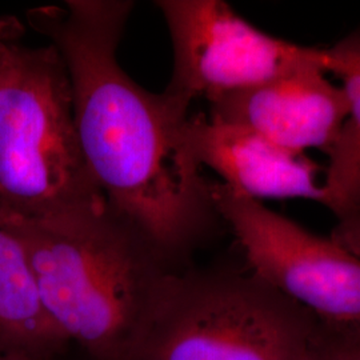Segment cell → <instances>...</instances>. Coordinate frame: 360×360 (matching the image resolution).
<instances>
[{
    "label": "cell",
    "instance_id": "6da1fadb",
    "mask_svg": "<svg viewBox=\"0 0 360 360\" xmlns=\"http://www.w3.org/2000/svg\"><path fill=\"white\" fill-rule=\"evenodd\" d=\"M134 3L71 0L30 10V26L65 60L74 119L91 175L108 205L169 259L199 245L223 221L212 181L183 141V114L122 70L116 50Z\"/></svg>",
    "mask_w": 360,
    "mask_h": 360
},
{
    "label": "cell",
    "instance_id": "7a4b0ae2",
    "mask_svg": "<svg viewBox=\"0 0 360 360\" xmlns=\"http://www.w3.org/2000/svg\"><path fill=\"white\" fill-rule=\"evenodd\" d=\"M19 238L41 302L95 360H129L168 275L167 257L111 206L65 224H1Z\"/></svg>",
    "mask_w": 360,
    "mask_h": 360
},
{
    "label": "cell",
    "instance_id": "3957f363",
    "mask_svg": "<svg viewBox=\"0 0 360 360\" xmlns=\"http://www.w3.org/2000/svg\"><path fill=\"white\" fill-rule=\"evenodd\" d=\"M0 18V224H65L110 206L77 138L72 89L55 46Z\"/></svg>",
    "mask_w": 360,
    "mask_h": 360
},
{
    "label": "cell",
    "instance_id": "277c9868",
    "mask_svg": "<svg viewBox=\"0 0 360 360\" xmlns=\"http://www.w3.org/2000/svg\"><path fill=\"white\" fill-rule=\"evenodd\" d=\"M319 324L251 270L174 271L129 360H304Z\"/></svg>",
    "mask_w": 360,
    "mask_h": 360
},
{
    "label": "cell",
    "instance_id": "5b68a950",
    "mask_svg": "<svg viewBox=\"0 0 360 360\" xmlns=\"http://www.w3.org/2000/svg\"><path fill=\"white\" fill-rule=\"evenodd\" d=\"M174 50L172 77L163 94L188 115L195 99L212 102L299 67L330 72V49L300 46L252 26L221 0L156 1Z\"/></svg>",
    "mask_w": 360,
    "mask_h": 360
},
{
    "label": "cell",
    "instance_id": "8992f818",
    "mask_svg": "<svg viewBox=\"0 0 360 360\" xmlns=\"http://www.w3.org/2000/svg\"><path fill=\"white\" fill-rule=\"evenodd\" d=\"M212 198L255 275L322 322L360 324L359 257L224 183Z\"/></svg>",
    "mask_w": 360,
    "mask_h": 360
},
{
    "label": "cell",
    "instance_id": "52a82bcc",
    "mask_svg": "<svg viewBox=\"0 0 360 360\" xmlns=\"http://www.w3.org/2000/svg\"><path fill=\"white\" fill-rule=\"evenodd\" d=\"M318 65L299 67L210 102V117L245 126L290 151L328 154L347 116L342 86Z\"/></svg>",
    "mask_w": 360,
    "mask_h": 360
},
{
    "label": "cell",
    "instance_id": "ba28073f",
    "mask_svg": "<svg viewBox=\"0 0 360 360\" xmlns=\"http://www.w3.org/2000/svg\"><path fill=\"white\" fill-rule=\"evenodd\" d=\"M188 154L200 167L214 169L224 184L254 199H306L323 203L319 167L245 126L188 116L183 126Z\"/></svg>",
    "mask_w": 360,
    "mask_h": 360
},
{
    "label": "cell",
    "instance_id": "9c48e42d",
    "mask_svg": "<svg viewBox=\"0 0 360 360\" xmlns=\"http://www.w3.org/2000/svg\"><path fill=\"white\" fill-rule=\"evenodd\" d=\"M330 49V72L339 77L348 111L323 181V206L334 217L331 239L360 257V30Z\"/></svg>",
    "mask_w": 360,
    "mask_h": 360
},
{
    "label": "cell",
    "instance_id": "30bf717a",
    "mask_svg": "<svg viewBox=\"0 0 360 360\" xmlns=\"http://www.w3.org/2000/svg\"><path fill=\"white\" fill-rule=\"evenodd\" d=\"M0 339L46 358L68 342L49 316L26 250L0 224Z\"/></svg>",
    "mask_w": 360,
    "mask_h": 360
},
{
    "label": "cell",
    "instance_id": "8fae6325",
    "mask_svg": "<svg viewBox=\"0 0 360 360\" xmlns=\"http://www.w3.org/2000/svg\"><path fill=\"white\" fill-rule=\"evenodd\" d=\"M304 360H360V324L321 321Z\"/></svg>",
    "mask_w": 360,
    "mask_h": 360
},
{
    "label": "cell",
    "instance_id": "7c38bea8",
    "mask_svg": "<svg viewBox=\"0 0 360 360\" xmlns=\"http://www.w3.org/2000/svg\"><path fill=\"white\" fill-rule=\"evenodd\" d=\"M0 360H51L23 348L16 347L0 339Z\"/></svg>",
    "mask_w": 360,
    "mask_h": 360
}]
</instances>
